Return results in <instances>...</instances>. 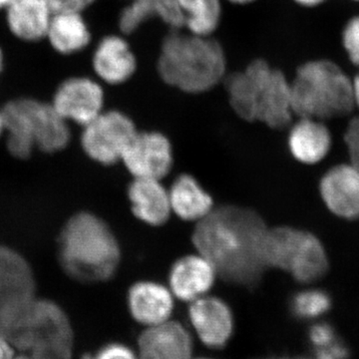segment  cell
<instances>
[{
  "mask_svg": "<svg viewBox=\"0 0 359 359\" xmlns=\"http://www.w3.org/2000/svg\"><path fill=\"white\" fill-rule=\"evenodd\" d=\"M269 226L250 208L224 205L198 222L193 244L224 282L255 289L266 273L264 243Z\"/></svg>",
  "mask_w": 359,
  "mask_h": 359,
  "instance_id": "obj_1",
  "label": "cell"
},
{
  "mask_svg": "<svg viewBox=\"0 0 359 359\" xmlns=\"http://www.w3.org/2000/svg\"><path fill=\"white\" fill-rule=\"evenodd\" d=\"M157 72L163 82L184 93H205L224 82L226 53L212 36L171 30L161 43Z\"/></svg>",
  "mask_w": 359,
  "mask_h": 359,
  "instance_id": "obj_2",
  "label": "cell"
},
{
  "mask_svg": "<svg viewBox=\"0 0 359 359\" xmlns=\"http://www.w3.org/2000/svg\"><path fill=\"white\" fill-rule=\"evenodd\" d=\"M58 259L66 275L73 280L102 283L112 278L119 268L121 248L102 219L90 212H79L61 231Z\"/></svg>",
  "mask_w": 359,
  "mask_h": 359,
  "instance_id": "obj_3",
  "label": "cell"
},
{
  "mask_svg": "<svg viewBox=\"0 0 359 359\" xmlns=\"http://www.w3.org/2000/svg\"><path fill=\"white\" fill-rule=\"evenodd\" d=\"M224 83L231 109L241 119L273 129L285 128L292 122L290 81L264 59H255L244 69L226 74Z\"/></svg>",
  "mask_w": 359,
  "mask_h": 359,
  "instance_id": "obj_4",
  "label": "cell"
},
{
  "mask_svg": "<svg viewBox=\"0 0 359 359\" xmlns=\"http://www.w3.org/2000/svg\"><path fill=\"white\" fill-rule=\"evenodd\" d=\"M20 353L32 359H71L73 332L69 318L55 302L36 297L0 328Z\"/></svg>",
  "mask_w": 359,
  "mask_h": 359,
  "instance_id": "obj_5",
  "label": "cell"
},
{
  "mask_svg": "<svg viewBox=\"0 0 359 359\" xmlns=\"http://www.w3.org/2000/svg\"><path fill=\"white\" fill-rule=\"evenodd\" d=\"M294 114L325 120L342 117L353 111V81L330 60H313L297 69L290 81Z\"/></svg>",
  "mask_w": 359,
  "mask_h": 359,
  "instance_id": "obj_6",
  "label": "cell"
},
{
  "mask_svg": "<svg viewBox=\"0 0 359 359\" xmlns=\"http://www.w3.org/2000/svg\"><path fill=\"white\" fill-rule=\"evenodd\" d=\"M264 259L266 268L285 271L302 285L320 280L330 266L327 250L320 238L292 226L268 229Z\"/></svg>",
  "mask_w": 359,
  "mask_h": 359,
  "instance_id": "obj_7",
  "label": "cell"
},
{
  "mask_svg": "<svg viewBox=\"0 0 359 359\" xmlns=\"http://www.w3.org/2000/svg\"><path fill=\"white\" fill-rule=\"evenodd\" d=\"M137 133L136 125L128 115L118 110L103 111L83 127L82 149L90 159L111 166L121 161Z\"/></svg>",
  "mask_w": 359,
  "mask_h": 359,
  "instance_id": "obj_8",
  "label": "cell"
},
{
  "mask_svg": "<svg viewBox=\"0 0 359 359\" xmlns=\"http://www.w3.org/2000/svg\"><path fill=\"white\" fill-rule=\"evenodd\" d=\"M32 266L20 252L0 245V328L35 297Z\"/></svg>",
  "mask_w": 359,
  "mask_h": 359,
  "instance_id": "obj_9",
  "label": "cell"
},
{
  "mask_svg": "<svg viewBox=\"0 0 359 359\" xmlns=\"http://www.w3.org/2000/svg\"><path fill=\"white\" fill-rule=\"evenodd\" d=\"M104 102L105 93L98 81L74 76L59 85L51 105L66 121L84 127L103 112Z\"/></svg>",
  "mask_w": 359,
  "mask_h": 359,
  "instance_id": "obj_10",
  "label": "cell"
},
{
  "mask_svg": "<svg viewBox=\"0 0 359 359\" xmlns=\"http://www.w3.org/2000/svg\"><path fill=\"white\" fill-rule=\"evenodd\" d=\"M121 161L134 178L163 179L173 167L171 142L160 132L138 131Z\"/></svg>",
  "mask_w": 359,
  "mask_h": 359,
  "instance_id": "obj_11",
  "label": "cell"
},
{
  "mask_svg": "<svg viewBox=\"0 0 359 359\" xmlns=\"http://www.w3.org/2000/svg\"><path fill=\"white\" fill-rule=\"evenodd\" d=\"M43 105L42 101L23 97L8 101L2 108L7 149L14 158L27 159L36 148Z\"/></svg>",
  "mask_w": 359,
  "mask_h": 359,
  "instance_id": "obj_12",
  "label": "cell"
},
{
  "mask_svg": "<svg viewBox=\"0 0 359 359\" xmlns=\"http://www.w3.org/2000/svg\"><path fill=\"white\" fill-rule=\"evenodd\" d=\"M188 316L201 341L210 348H222L233 335V313L219 297L205 294L191 302Z\"/></svg>",
  "mask_w": 359,
  "mask_h": 359,
  "instance_id": "obj_13",
  "label": "cell"
},
{
  "mask_svg": "<svg viewBox=\"0 0 359 359\" xmlns=\"http://www.w3.org/2000/svg\"><path fill=\"white\" fill-rule=\"evenodd\" d=\"M320 192L335 216L349 221L359 218V170L353 165H339L328 170L320 180Z\"/></svg>",
  "mask_w": 359,
  "mask_h": 359,
  "instance_id": "obj_14",
  "label": "cell"
},
{
  "mask_svg": "<svg viewBox=\"0 0 359 359\" xmlns=\"http://www.w3.org/2000/svg\"><path fill=\"white\" fill-rule=\"evenodd\" d=\"M139 359H192L190 332L178 321L148 327L139 337Z\"/></svg>",
  "mask_w": 359,
  "mask_h": 359,
  "instance_id": "obj_15",
  "label": "cell"
},
{
  "mask_svg": "<svg viewBox=\"0 0 359 359\" xmlns=\"http://www.w3.org/2000/svg\"><path fill=\"white\" fill-rule=\"evenodd\" d=\"M137 58L131 46L120 35H107L97 44L92 67L97 77L108 85L129 81L137 70Z\"/></svg>",
  "mask_w": 359,
  "mask_h": 359,
  "instance_id": "obj_16",
  "label": "cell"
},
{
  "mask_svg": "<svg viewBox=\"0 0 359 359\" xmlns=\"http://www.w3.org/2000/svg\"><path fill=\"white\" fill-rule=\"evenodd\" d=\"M218 278L216 269L202 255L180 257L169 273V287L180 301L192 302L211 290Z\"/></svg>",
  "mask_w": 359,
  "mask_h": 359,
  "instance_id": "obj_17",
  "label": "cell"
},
{
  "mask_svg": "<svg viewBox=\"0 0 359 359\" xmlns=\"http://www.w3.org/2000/svg\"><path fill=\"white\" fill-rule=\"evenodd\" d=\"M127 302L132 318L147 327L169 320L174 309L171 290L151 280L135 283L128 290Z\"/></svg>",
  "mask_w": 359,
  "mask_h": 359,
  "instance_id": "obj_18",
  "label": "cell"
},
{
  "mask_svg": "<svg viewBox=\"0 0 359 359\" xmlns=\"http://www.w3.org/2000/svg\"><path fill=\"white\" fill-rule=\"evenodd\" d=\"M128 198L134 216L143 223L160 226L171 216L169 191L160 180L134 178L128 187Z\"/></svg>",
  "mask_w": 359,
  "mask_h": 359,
  "instance_id": "obj_19",
  "label": "cell"
},
{
  "mask_svg": "<svg viewBox=\"0 0 359 359\" xmlns=\"http://www.w3.org/2000/svg\"><path fill=\"white\" fill-rule=\"evenodd\" d=\"M153 18H158L171 30L183 29L185 25L178 0H132L120 13L118 26L123 34L130 35Z\"/></svg>",
  "mask_w": 359,
  "mask_h": 359,
  "instance_id": "obj_20",
  "label": "cell"
},
{
  "mask_svg": "<svg viewBox=\"0 0 359 359\" xmlns=\"http://www.w3.org/2000/svg\"><path fill=\"white\" fill-rule=\"evenodd\" d=\"M6 11L7 26L16 39L25 42L46 39L53 13L44 0H13Z\"/></svg>",
  "mask_w": 359,
  "mask_h": 359,
  "instance_id": "obj_21",
  "label": "cell"
},
{
  "mask_svg": "<svg viewBox=\"0 0 359 359\" xmlns=\"http://www.w3.org/2000/svg\"><path fill=\"white\" fill-rule=\"evenodd\" d=\"M287 145L295 160L313 165L327 157L332 136L320 120L301 118L290 129Z\"/></svg>",
  "mask_w": 359,
  "mask_h": 359,
  "instance_id": "obj_22",
  "label": "cell"
},
{
  "mask_svg": "<svg viewBox=\"0 0 359 359\" xmlns=\"http://www.w3.org/2000/svg\"><path fill=\"white\" fill-rule=\"evenodd\" d=\"M172 212L184 221L199 222L214 209L210 194L191 175L182 174L169 191Z\"/></svg>",
  "mask_w": 359,
  "mask_h": 359,
  "instance_id": "obj_23",
  "label": "cell"
},
{
  "mask_svg": "<svg viewBox=\"0 0 359 359\" xmlns=\"http://www.w3.org/2000/svg\"><path fill=\"white\" fill-rule=\"evenodd\" d=\"M46 39L59 54L72 55L88 46L91 32L81 13L62 11L52 14Z\"/></svg>",
  "mask_w": 359,
  "mask_h": 359,
  "instance_id": "obj_24",
  "label": "cell"
},
{
  "mask_svg": "<svg viewBox=\"0 0 359 359\" xmlns=\"http://www.w3.org/2000/svg\"><path fill=\"white\" fill-rule=\"evenodd\" d=\"M187 32L212 36L222 20L221 0H178Z\"/></svg>",
  "mask_w": 359,
  "mask_h": 359,
  "instance_id": "obj_25",
  "label": "cell"
},
{
  "mask_svg": "<svg viewBox=\"0 0 359 359\" xmlns=\"http://www.w3.org/2000/svg\"><path fill=\"white\" fill-rule=\"evenodd\" d=\"M71 132L65 119L56 112L51 104L45 103L36 148L42 152H60L69 144Z\"/></svg>",
  "mask_w": 359,
  "mask_h": 359,
  "instance_id": "obj_26",
  "label": "cell"
},
{
  "mask_svg": "<svg viewBox=\"0 0 359 359\" xmlns=\"http://www.w3.org/2000/svg\"><path fill=\"white\" fill-rule=\"evenodd\" d=\"M332 306L330 295L318 289L302 290L290 301V311L299 320H316L327 313Z\"/></svg>",
  "mask_w": 359,
  "mask_h": 359,
  "instance_id": "obj_27",
  "label": "cell"
},
{
  "mask_svg": "<svg viewBox=\"0 0 359 359\" xmlns=\"http://www.w3.org/2000/svg\"><path fill=\"white\" fill-rule=\"evenodd\" d=\"M342 43L351 62L359 67V16L347 22L342 33Z\"/></svg>",
  "mask_w": 359,
  "mask_h": 359,
  "instance_id": "obj_28",
  "label": "cell"
},
{
  "mask_svg": "<svg viewBox=\"0 0 359 359\" xmlns=\"http://www.w3.org/2000/svg\"><path fill=\"white\" fill-rule=\"evenodd\" d=\"M309 339L314 348H323L337 340L335 330L330 323H316L309 328Z\"/></svg>",
  "mask_w": 359,
  "mask_h": 359,
  "instance_id": "obj_29",
  "label": "cell"
},
{
  "mask_svg": "<svg viewBox=\"0 0 359 359\" xmlns=\"http://www.w3.org/2000/svg\"><path fill=\"white\" fill-rule=\"evenodd\" d=\"M344 140L348 149L351 165L359 170V116L353 118L349 123L344 135Z\"/></svg>",
  "mask_w": 359,
  "mask_h": 359,
  "instance_id": "obj_30",
  "label": "cell"
},
{
  "mask_svg": "<svg viewBox=\"0 0 359 359\" xmlns=\"http://www.w3.org/2000/svg\"><path fill=\"white\" fill-rule=\"evenodd\" d=\"M44 1L53 13H62V11L82 13L92 6L96 0H44Z\"/></svg>",
  "mask_w": 359,
  "mask_h": 359,
  "instance_id": "obj_31",
  "label": "cell"
},
{
  "mask_svg": "<svg viewBox=\"0 0 359 359\" xmlns=\"http://www.w3.org/2000/svg\"><path fill=\"white\" fill-rule=\"evenodd\" d=\"M93 359H138L128 346L121 344H111L104 346Z\"/></svg>",
  "mask_w": 359,
  "mask_h": 359,
  "instance_id": "obj_32",
  "label": "cell"
},
{
  "mask_svg": "<svg viewBox=\"0 0 359 359\" xmlns=\"http://www.w3.org/2000/svg\"><path fill=\"white\" fill-rule=\"evenodd\" d=\"M348 348L344 342L337 339L330 346L316 349V355L313 359H348Z\"/></svg>",
  "mask_w": 359,
  "mask_h": 359,
  "instance_id": "obj_33",
  "label": "cell"
},
{
  "mask_svg": "<svg viewBox=\"0 0 359 359\" xmlns=\"http://www.w3.org/2000/svg\"><path fill=\"white\" fill-rule=\"evenodd\" d=\"M0 359H32L18 351L13 344L0 332Z\"/></svg>",
  "mask_w": 359,
  "mask_h": 359,
  "instance_id": "obj_34",
  "label": "cell"
},
{
  "mask_svg": "<svg viewBox=\"0 0 359 359\" xmlns=\"http://www.w3.org/2000/svg\"><path fill=\"white\" fill-rule=\"evenodd\" d=\"M351 81H353L354 104H355V106H358L359 108V72L358 73V75L354 77V79L351 80Z\"/></svg>",
  "mask_w": 359,
  "mask_h": 359,
  "instance_id": "obj_35",
  "label": "cell"
},
{
  "mask_svg": "<svg viewBox=\"0 0 359 359\" xmlns=\"http://www.w3.org/2000/svg\"><path fill=\"white\" fill-rule=\"evenodd\" d=\"M294 1L302 6L313 7L323 4L325 0H294Z\"/></svg>",
  "mask_w": 359,
  "mask_h": 359,
  "instance_id": "obj_36",
  "label": "cell"
},
{
  "mask_svg": "<svg viewBox=\"0 0 359 359\" xmlns=\"http://www.w3.org/2000/svg\"><path fill=\"white\" fill-rule=\"evenodd\" d=\"M228 1L233 4H237V6H245V4H252L256 0H228Z\"/></svg>",
  "mask_w": 359,
  "mask_h": 359,
  "instance_id": "obj_37",
  "label": "cell"
},
{
  "mask_svg": "<svg viewBox=\"0 0 359 359\" xmlns=\"http://www.w3.org/2000/svg\"><path fill=\"white\" fill-rule=\"evenodd\" d=\"M13 0H0V9H6Z\"/></svg>",
  "mask_w": 359,
  "mask_h": 359,
  "instance_id": "obj_38",
  "label": "cell"
},
{
  "mask_svg": "<svg viewBox=\"0 0 359 359\" xmlns=\"http://www.w3.org/2000/svg\"><path fill=\"white\" fill-rule=\"evenodd\" d=\"M4 55L1 48H0V74H1L2 70H4Z\"/></svg>",
  "mask_w": 359,
  "mask_h": 359,
  "instance_id": "obj_39",
  "label": "cell"
},
{
  "mask_svg": "<svg viewBox=\"0 0 359 359\" xmlns=\"http://www.w3.org/2000/svg\"><path fill=\"white\" fill-rule=\"evenodd\" d=\"M266 359H311L308 358H302V356H295V358H289V356H283V358H271Z\"/></svg>",
  "mask_w": 359,
  "mask_h": 359,
  "instance_id": "obj_40",
  "label": "cell"
},
{
  "mask_svg": "<svg viewBox=\"0 0 359 359\" xmlns=\"http://www.w3.org/2000/svg\"><path fill=\"white\" fill-rule=\"evenodd\" d=\"M4 132V122H2L1 111H0V135Z\"/></svg>",
  "mask_w": 359,
  "mask_h": 359,
  "instance_id": "obj_41",
  "label": "cell"
},
{
  "mask_svg": "<svg viewBox=\"0 0 359 359\" xmlns=\"http://www.w3.org/2000/svg\"><path fill=\"white\" fill-rule=\"evenodd\" d=\"M83 359H93V358H92V356L87 355L86 358H84Z\"/></svg>",
  "mask_w": 359,
  "mask_h": 359,
  "instance_id": "obj_42",
  "label": "cell"
},
{
  "mask_svg": "<svg viewBox=\"0 0 359 359\" xmlns=\"http://www.w3.org/2000/svg\"><path fill=\"white\" fill-rule=\"evenodd\" d=\"M197 359H209V358H197Z\"/></svg>",
  "mask_w": 359,
  "mask_h": 359,
  "instance_id": "obj_43",
  "label": "cell"
},
{
  "mask_svg": "<svg viewBox=\"0 0 359 359\" xmlns=\"http://www.w3.org/2000/svg\"><path fill=\"white\" fill-rule=\"evenodd\" d=\"M355 1H359V0H355Z\"/></svg>",
  "mask_w": 359,
  "mask_h": 359,
  "instance_id": "obj_44",
  "label": "cell"
},
{
  "mask_svg": "<svg viewBox=\"0 0 359 359\" xmlns=\"http://www.w3.org/2000/svg\"><path fill=\"white\" fill-rule=\"evenodd\" d=\"M130 1H132V0H130Z\"/></svg>",
  "mask_w": 359,
  "mask_h": 359,
  "instance_id": "obj_45",
  "label": "cell"
}]
</instances>
